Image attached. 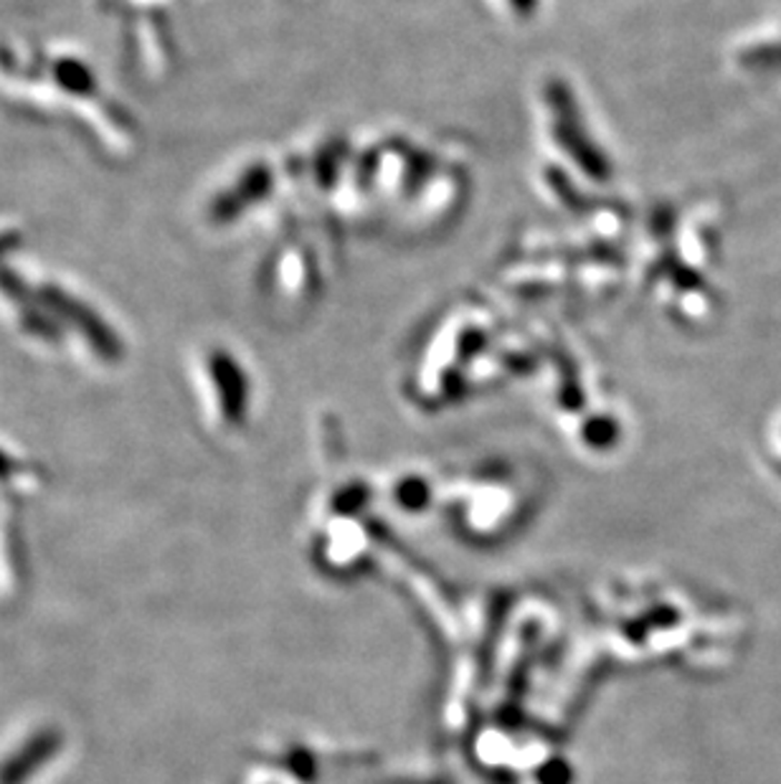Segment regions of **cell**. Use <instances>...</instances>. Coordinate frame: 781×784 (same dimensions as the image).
Returning a JSON list of instances; mask_svg holds the SVG:
<instances>
[{"mask_svg": "<svg viewBox=\"0 0 781 784\" xmlns=\"http://www.w3.org/2000/svg\"><path fill=\"white\" fill-rule=\"evenodd\" d=\"M545 102L551 110L553 122V138L559 142L561 150L577 163L583 173L594 181H609L612 175V163L609 155L594 142L591 132L583 122L581 107L573 100V92L565 87L561 79H553L545 87Z\"/></svg>", "mask_w": 781, "mask_h": 784, "instance_id": "1", "label": "cell"}, {"mask_svg": "<svg viewBox=\"0 0 781 784\" xmlns=\"http://www.w3.org/2000/svg\"><path fill=\"white\" fill-rule=\"evenodd\" d=\"M508 3L518 16L528 18V16H533L538 11V3H541V0H508Z\"/></svg>", "mask_w": 781, "mask_h": 784, "instance_id": "2", "label": "cell"}]
</instances>
